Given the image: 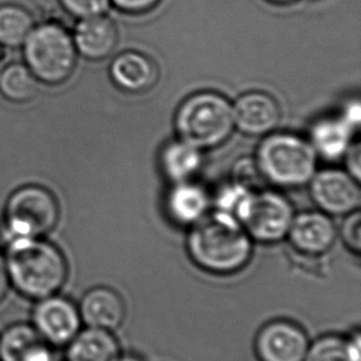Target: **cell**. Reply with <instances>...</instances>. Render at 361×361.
<instances>
[{"mask_svg":"<svg viewBox=\"0 0 361 361\" xmlns=\"http://www.w3.org/2000/svg\"><path fill=\"white\" fill-rule=\"evenodd\" d=\"M118 361H145L142 357H138L136 354H125L122 353L121 357H118Z\"/></svg>","mask_w":361,"mask_h":361,"instance_id":"obj_31","label":"cell"},{"mask_svg":"<svg viewBox=\"0 0 361 361\" xmlns=\"http://www.w3.org/2000/svg\"><path fill=\"white\" fill-rule=\"evenodd\" d=\"M83 326L114 332L126 319V303L118 291L106 286L89 290L78 305Z\"/></svg>","mask_w":361,"mask_h":361,"instance_id":"obj_13","label":"cell"},{"mask_svg":"<svg viewBox=\"0 0 361 361\" xmlns=\"http://www.w3.org/2000/svg\"><path fill=\"white\" fill-rule=\"evenodd\" d=\"M10 285L34 301L56 295L68 278L62 250L44 238H23L5 244Z\"/></svg>","mask_w":361,"mask_h":361,"instance_id":"obj_2","label":"cell"},{"mask_svg":"<svg viewBox=\"0 0 361 361\" xmlns=\"http://www.w3.org/2000/svg\"><path fill=\"white\" fill-rule=\"evenodd\" d=\"M188 253L206 273L232 275L247 267L253 240L233 216L216 210L191 226Z\"/></svg>","mask_w":361,"mask_h":361,"instance_id":"obj_1","label":"cell"},{"mask_svg":"<svg viewBox=\"0 0 361 361\" xmlns=\"http://www.w3.org/2000/svg\"><path fill=\"white\" fill-rule=\"evenodd\" d=\"M209 205L207 192L192 181L174 184L166 195V214L176 225H194L206 215Z\"/></svg>","mask_w":361,"mask_h":361,"instance_id":"obj_17","label":"cell"},{"mask_svg":"<svg viewBox=\"0 0 361 361\" xmlns=\"http://www.w3.org/2000/svg\"><path fill=\"white\" fill-rule=\"evenodd\" d=\"M110 77L122 92L142 94L156 85L159 71L156 62L146 54L127 51L114 59L110 66Z\"/></svg>","mask_w":361,"mask_h":361,"instance_id":"obj_14","label":"cell"},{"mask_svg":"<svg viewBox=\"0 0 361 361\" xmlns=\"http://www.w3.org/2000/svg\"><path fill=\"white\" fill-rule=\"evenodd\" d=\"M342 238L348 248L354 253L361 250V216L360 211H354L345 216L342 226Z\"/></svg>","mask_w":361,"mask_h":361,"instance_id":"obj_26","label":"cell"},{"mask_svg":"<svg viewBox=\"0 0 361 361\" xmlns=\"http://www.w3.org/2000/svg\"><path fill=\"white\" fill-rule=\"evenodd\" d=\"M10 285L9 274L6 268V260H5L4 254L0 252V302L6 298L9 293Z\"/></svg>","mask_w":361,"mask_h":361,"instance_id":"obj_30","label":"cell"},{"mask_svg":"<svg viewBox=\"0 0 361 361\" xmlns=\"http://www.w3.org/2000/svg\"><path fill=\"white\" fill-rule=\"evenodd\" d=\"M39 88V80L25 63L6 64L0 71V94L11 103H29L37 97Z\"/></svg>","mask_w":361,"mask_h":361,"instance_id":"obj_21","label":"cell"},{"mask_svg":"<svg viewBox=\"0 0 361 361\" xmlns=\"http://www.w3.org/2000/svg\"><path fill=\"white\" fill-rule=\"evenodd\" d=\"M35 27L34 19L27 10L15 4L0 6V44L18 49L24 44Z\"/></svg>","mask_w":361,"mask_h":361,"instance_id":"obj_22","label":"cell"},{"mask_svg":"<svg viewBox=\"0 0 361 361\" xmlns=\"http://www.w3.org/2000/svg\"><path fill=\"white\" fill-rule=\"evenodd\" d=\"M20 361H59V349L41 339L25 353Z\"/></svg>","mask_w":361,"mask_h":361,"instance_id":"obj_27","label":"cell"},{"mask_svg":"<svg viewBox=\"0 0 361 361\" xmlns=\"http://www.w3.org/2000/svg\"><path fill=\"white\" fill-rule=\"evenodd\" d=\"M310 184L313 202L329 216H347L360 209L359 181L342 169L316 171Z\"/></svg>","mask_w":361,"mask_h":361,"instance_id":"obj_10","label":"cell"},{"mask_svg":"<svg viewBox=\"0 0 361 361\" xmlns=\"http://www.w3.org/2000/svg\"><path fill=\"white\" fill-rule=\"evenodd\" d=\"M25 64L39 83H66L77 66L78 52L73 37L59 23L35 25L23 44Z\"/></svg>","mask_w":361,"mask_h":361,"instance_id":"obj_6","label":"cell"},{"mask_svg":"<svg viewBox=\"0 0 361 361\" xmlns=\"http://www.w3.org/2000/svg\"><path fill=\"white\" fill-rule=\"evenodd\" d=\"M337 237V227L331 216L322 211H306L293 217L286 238L298 253L321 257L333 248Z\"/></svg>","mask_w":361,"mask_h":361,"instance_id":"obj_11","label":"cell"},{"mask_svg":"<svg viewBox=\"0 0 361 361\" xmlns=\"http://www.w3.org/2000/svg\"><path fill=\"white\" fill-rule=\"evenodd\" d=\"M176 128L180 140L201 151L216 148L224 145L233 132V109L220 94H194L178 109Z\"/></svg>","mask_w":361,"mask_h":361,"instance_id":"obj_4","label":"cell"},{"mask_svg":"<svg viewBox=\"0 0 361 361\" xmlns=\"http://www.w3.org/2000/svg\"><path fill=\"white\" fill-rule=\"evenodd\" d=\"M352 127L341 118H326L313 123L311 145L317 154L329 161L345 156L352 146Z\"/></svg>","mask_w":361,"mask_h":361,"instance_id":"obj_19","label":"cell"},{"mask_svg":"<svg viewBox=\"0 0 361 361\" xmlns=\"http://www.w3.org/2000/svg\"><path fill=\"white\" fill-rule=\"evenodd\" d=\"M118 10L130 14H142L153 9L161 0H110Z\"/></svg>","mask_w":361,"mask_h":361,"instance_id":"obj_28","label":"cell"},{"mask_svg":"<svg viewBox=\"0 0 361 361\" xmlns=\"http://www.w3.org/2000/svg\"><path fill=\"white\" fill-rule=\"evenodd\" d=\"M72 37L78 54L90 61H102L113 54L118 34L113 20L97 15L79 20Z\"/></svg>","mask_w":361,"mask_h":361,"instance_id":"obj_15","label":"cell"},{"mask_svg":"<svg viewBox=\"0 0 361 361\" xmlns=\"http://www.w3.org/2000/svg\"><path fill=\"white\" fill-rule=\"evenodd\" d=\"M31 326L39 338L56 349H64L83 328L78 305L62 295L35 301Z\"/></svg>","mask_w":361,"mask_h":361,"instance_id":"obj_8","label":"cell"},{"mask_svg":"<svg viewBox=\"0 0 361 361\" xmlns=\"http://www.w3.org/2000/svg\"><path fill=\"white\" fill-rule=\"evenodd\" d=\"M295 212L290 201L276 191H250L235 214L252 240L278 243L288 237Z\"/></svg>","mask_w":361,"mask_h":361,"instance_id":"obj_7","label":"cell"},{"mask_svg":"<svg viewBox=\"0 0 361 361\" xmlns=\"http://www.w3.org/2000/svg\"><path fill=\"white\" fill-rule=\"evenodd\" d=\"M360 146L359 143L352 145L349 147L347 153H345V159H347L348 173L355 178L357 181L360 180L361 171V158Z\"/></svg>","mask_w":361,"mask_h":361,"instance_id":"obj_29","label":"cell"},{"mask_svg":"<svg viewBox=\"0 0 361 361\" xmlns=\"http://www.w3.org/2000/svg\"><path fill=\"white\" fill-rule=\"evenodd\" d=\"M303 361H361L360 333L324 334L311 341Z\"/></svg>","mask_w":361,"mask_h":361,"instance_id":"obj_20","label":"cell"},{"mask_svg":"<svg viewBox=\"0 0 361 361\" xmlns=\"http://www.w3.org/2000/svg\"><path fill=\"white\" fill-rule=\"evenodd\" d=\"M63 9L74 18L85 19L104 15L110 6V0H59Z\"/></svg>","mask_w":361,"mask_h":361,"instance_id":"obj_25","label":"cell"},{"mask_svg":"<svg viewBox=\"0 0 361 361\" xmlns=\"http://www.w3.org/2000/svg\"><path fill=\"white\" fill-rule=\"evenodd\" d=\"M59 204L52 191L29 184L16 189L4 207L0 235L4 244L23 238H44L59 224Z\"/></svg>","mask_w":361,"mask_h":361,"instance_id":"obj_5","label":"cell"},{"mask_svg":"<svg viewBox=\"0 0 361 361\" xmlns=\"http://www.w3.org/2000/svg\"><path fill=\"white\" fill-rule=\"evenodd\" d=\"M159 161L166 179L179 184L191 181L200 171L204 158L201 149L179 138L163 147Z\"/></svg>","mask_w":361,"mask_h":361,"instance_id":"obj_18","label":"cell"},{"mask_svg":"<svg viewBox=\"0 0 361 361\" xmlns=\"http://www.w3.org/2000/svg\"><path fill=\"white\" fill-rule=\"evenodd\" d=\"M311 339L298 323L274 319L265 323L254 338L257 361H303Z\"/></svg>","mask_w":361,"mask_h":361,"instance_id":"obj_9","label":"cell"},{"mask_svg":"<svg viewBox=\"0 0 361 361\" xmlns=\"http://www.w3.org/2000/svg\"><path fill=\"white\" fill-rule=\"evenodd\" d=\"M257 164L267 184L283 189L307 185L317 171L311 142L290 132L269 133L257 151Z\"/></svg>","mask_w":361,"mask_h":361,"instance_id":"obj_3","label":"cell"},{"mask_svg":"<svg viewBox=\"0 0 361 361\" xmlns=\"http://www.w3.org/2000/svg\"><path fill=\"white\" fill-rule=\"evenodd\" d=\"M31 323L16 322L0 333V361H20L30 348L39 342Z\"/></svg>","mask_w":361,"mask_h":361,"instance_id":"obj_23","label":"cell"},{"mask_svg":"<svg viewBox=\"0 0 361 361\" xmlns=\"http://www.w3.org/2000/svg\"><path fill=\"white\" fill-rule=\"evenodd\" d=\"M270 3H274V4H291V3H295L296 0H269Z\"/></svg>","mask_w":361,"mask_h":361,"instance_id":"obj_32","label":"cell"},{"mask_svg":"<svg viewBox=\"0 0 361 361\" xmlns=\"http://www.w3.org/2000/svg\"><path fill=\"white\" fill-rule=\"evenodd\" d=\"M233 183L249 191L262 190L267 184L259 171L257 161L253 158H244L238 161L233 171Z\"/></svg>","mask_w":361,"mask_h":361,"instance_id":"obj_24","label":"cell"},{"mask_svg":"<svg viewBox=\"0 0 361 361\" xmlns=\"http://www.w3.org/2000/svg\"><path fill=\"white\" fill-rule=\"evenodd\" d=\"M122 353L115 333L84 327L64 348V361H118Z\"/></svg>","mask_w":361,"mask_h":361,"instance_id":"obj_16","label":"cell"},{"mask_svg":"<svg viewBox=\"0 0 361 361\" xmlns=\"http://www.w3.org/2000/svg\"><path fill=\"white\" fill-rule=\"evenodd\" d=\"M233 109L235 126L248 136H267L278 127L281 109L271 95L249 92L237 99Z\"/></svg>","mask_w":361,"mask_h":361,"instance_id":"obj_12","label":"cell"}]
</instances>
